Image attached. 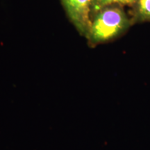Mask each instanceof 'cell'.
I'll use <instances>...</instances> for the list:
<instances>
[{
	"label": "cell",
	"mask_w": 150,
	"mask_h": 150,
	"mask_svg": "<svg viewBox=\"0 0 150 150\" xmlns=\"http://www.w3.org/2000/svg\"><path fill=\"white\" fill-rule=\"evenodd\" d=\"M71 21L81 33L87 35L91 25L93 0H62Z\"/></svg>",
	"instance_id": "7a4b0ae2"
},
{
	"label": "cell",
	"mask_w": 150,
	"mask_h": 150,
	"mask_svg": "<svg viewBox=\"0 0 150 150\" xmlns=\"http://www.w3.org/2000/svg\"><path fill=\"white\" fill-rule=\"evenodd\" d=\"M133 6L131 15L133 24L150 22V0H137Z\"/></svg>",
	"instance_id": "3957f363"
},
{
	"label": "cell",
	"mask_w": 150,
	"mask_h": 150,
	"mask_svg": "<svg viewBox=\"0 0 150 150\" xmlns=\"http://www.w3.org/2000/svg\"><path fill=\"white\" fill-rule=\"evenodd\" d=\"M137 0H93L92 6V13H95L97 11L106 6L112 5H130L134 6Z\"/></svg>",
	"instance_id": "277c9868"
},
{
	"label": "cell",
	"mask_w": 150,
	"mask_h": 150,
	"mask_svg": "<svg viewBox=\"0 0 150 150\" xmlns=\"http://www.w3.org/2000/svg\"><path fill=\"white\" fill-rule=\"evenodd\" d=\"M86 38L92 45L115 38L133 25L121 6H106L95 13Z\"/></svg>",
	"instance_id": "6da1fadb"
}]
</instances>
